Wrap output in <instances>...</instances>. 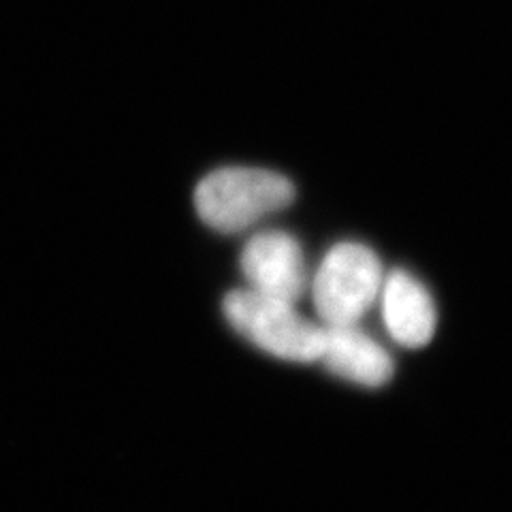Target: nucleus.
Returning a JSON list of instances; mask_svg holds the SVG:
<instances>
[{"mask_svg":"<svg viewBox=\"0 0 512 512\" xmlns=\"http://www.w3.org/2000/svg\"><path fill=\"white\" fill-rule=\"evenodd\" d=\"M295 199L286 175L259 167H222L197 184L199 218L218 233H242Z\"/></svg>","mask_w":512,"mask_h":512,"instance_id":"obj_1","label":"nucleus"},{"mask_svg":"<svg viewBox=\"0 0 512 512\" xmlns=\"http://www.w3.org/2000/svg\"><path fill=\"white\" fill-rule=\"evenodd\" d=\"M229 325L267 355L293 361H320L325 344V327L299 314L293 301L256 293L252 288H235L222 301Z\"/></svg>","mask_w":512,"mask_h":512,"instance_id":"obj_2","label":"nucleus"},{"mask_svg":"<svg viewBox=\"0 0 512 512\" xmlns=\"http://www.w3.org/2000/svg\"><path fill=\"white\" fill-rule=\"evenodd\" d=\"M382 282V263L372 248L357 242L335 244L310 280L320 325H359L378 301Z\"/></svg>","mask_w":512,"mask_h":512,"instance_id":"obj_3","label":"nucleus"},{"mask_svg":"<svg viewBox=\"0 0 512 512\" xmlns=\"http://www.w3.org/2000/svg\"><path fill=\"white\" fill-rule=\"evenodd\" d=\"M239 267L248 282V288L284 301H299L310 291V269L297 237L286 231H261L252 235Z\"/></svg>","mask_w":512,"mask_h":512,"instance_id":"obj_4","label":"nucleus"},{"mask_svg":"<svg viewBox=\"0 0 512 512\" xmlns=\"http://www.w3.org/2000/svg\"><path fill=\"white\" fill-rule=\"evenodd\" d=\"M382 320L391 338L406 348H423L438 327L436 301L427 286L406 269L384 276L380 291Z\"/></svg>","mask_w":512,"mask_h":512,"instance_id":"obj_5","label":"nucleus"},{"mask_svg":"<svg viewBox=\"0 0 512 512\" xmlns=\"http://www.w3.org/2000/svg\"><path fill=\"white\" fill-rule=\"evenodd\" d=\"M320 361L331 374L361 384L367 389L384 387L395 372L389 350L359 325L325 327V344Z\"/></svg>","mask_w":512,"mask_h":512,"instance_id":"obj_6","label":"nucleus"}]
</instances>
